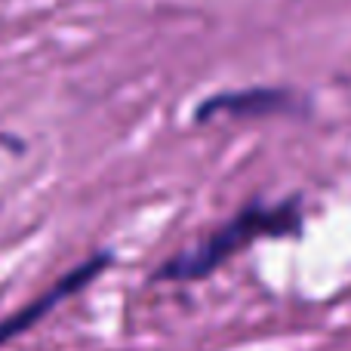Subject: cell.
Masks as SVG:
<instances>
[{
  "mask_svg": "<svg viewBox=\"0 0 351 351\" xmlns=\"http://www.w3.org/2000/svg\"><path fill=\"white\" fill-rule=\"evenodd\" d=\"M299 228H302V210H299L296 197L274 206H262V204L243 206L228 225L213 231L210 237L194 243L191 250H182L179 256L167 259L154 271V280H179V284H185V280L210 278L216 268H222L231 256L247 250L259 237H287L296 234Z\"/></svg>",
  "mask_w": 351,
  "mask_h": 351,
  "instance_id": "obj_1",
  "label": "cell"
},
{
  "mask_svg": "<svg viewBox=\"0 0 351 351\" xmlns=\"http://www.w3.org/2000/svg\"><path fill=\"white\" fill-rule=\"evenodd\" d=\"M108 265H111V253H99V256H93V259L80 262L74 271H68L62 280H56L43 296H37L34 302L19 308L16 315H10L6 321H0V346H6V342H12L16 336H22L25 330H31L34 324H40L43 317H47L53 308H59L65 299H71L74 293H80L86 284H93Z\"/></svg>",
  "mask_w": 351,
  "mask_h": 351,
  "instance_id": "obj_2",
  "label": "cell"
},
{
  "mask_svg": "<svg viewBox=\"0 0 351 351\" xmlns=\"http://www.w3.org/2000/svg\"><path fill=\"white\" fill-rule=\"evenodd\" d=\"M302 99L293 90H274V86H253V90H231L216 93L197 105L194 117L200 123L213 117H265V114H293L299 111Z\"/></svg>",
  "mask_w": 351,
  "mask_h": 351,
  "instance_id": "obj_3",
  "label": "cell"
}]
</instances>
